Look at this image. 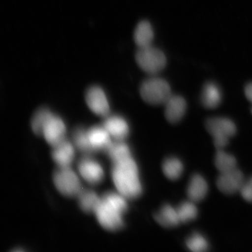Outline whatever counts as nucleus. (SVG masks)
<instances>
[{
	"mask_svg": "<svg viewBox=\"0 0 252 252\" xmlns=\"http://www.w3.org/2000/svg\"><path fill=\"white\" fill-rule=\"evenodd\" d=\"M208 185L205 179L199 175L192 176L188 188V195L192 201H198L206 196Z\"/></svg>",
	"mask_w": 252,
	"mask_h": 252,
	"instance_id": "f3484780",
	"label": "nucleus"
},
{
	"mask_svg": "<svg viewBox=\"0 0 252 252\" xmlns=\"http://www.w3.org/2000/svg\"><path fill=\"white\" fill-rule=\"evenodd\" d=\"M106 151L113 163L122 161L131 157L130 149L122 141L112 142Z\"/></svg>",
	"mask_w": 252,
	"mask_h": 252,
	"instance_id": "6ab92c4d",
	"label": "nucleus"
},
{
	"mask_svg": "<svg viewBox=\"0 0 252 252\" xmlns=\"http://www.w3.org/2000/svg\"><path fill=\"white\" fill-rule=\"evenodd\" d=\"M53 181L58 190L65 196H78L83 190L80 179L70 167L57 170L53 175Z\"/></svg>",
	"mask_w": 252,
	"mask_h": 252,
	"instance_id": "423d86ee",
	"label": "nucleus"
},
{
	"mask_svg": "<svg viewBox=\"0 0 252 252\" xmlns=\"http://www.w3.org/2000/svg\"><path fill=\"white\" fill-rule=\"evenodd\" d=\"M135 60L142 70L151 75L158 73L166 65L164 53L153 45L138 48Z\"/></svg>",
	"mask_w": 252,
	"mask_h": 252,
	"instance_id": "20e7f679",
	"label": "nucleus"
},
{
	"mask_svg": "<svg viewBox=\"0 0 252 252\" xmlns=\"http://www.w3.org/2000/svg\"><path fill=\"white\" fill-rule=\"evenodd\" d=\"M78 168L82 177L91 184H98L103 180L102 167L95 160L90 158L82 159L78 163Z\"/></svg>",
	"mask_w": 252,
	"mask_h": 252,
	"instance_id": "9d476101",
	"label": "nucleus"
},
{
	"mask_svg": "<svg viewBox=\"0 0 252 252\" xmlns=\"http://www.w3.org/2000/svg\"><path fill=\"white\" fill-rule=\"evenodd\" d=\"M88 138L94 151L106 150L110 144V135L103 126H94L87 130Z\"/></svg>",
	"mask_w": 252,
	"mask_h": 252,
	"instance_id": "4468645a",
	"label": "nucleus"
},
{
	"mask_svg": "<svg viewBox=\"0 0 252 252\" xmlns=\"http://www.w3.org/2000/svg\"><path fill=\"white\" fill-rule=\"evenodd\" d=\"M52 113L47 108H40L34 113L31 122L32 128L34 133L38 135H42L43 126Z\"/></svg>",
	"mask_w": 252,
	"mask_h": 252,
	"instance_id": "5701e85b",
	"label": "nucleus"
},
{
	"mask_svg": "<svg viewBox=\"0 0 252 252\" xmlns=\"http://www.w3.org/2000/svg\"><path fill=\"white\" fill-rule=\"evenodd\" d=\"M52 158L60 168H68L73 161L75 151L70 141L65 139L53 147Z\"/></svg>",
	"mask_w": 252,
	"mask_h": 252,
	"instance_id": "ddd939ff",
	"label": "nucleus"
},
{
	"mask_svg": "<svg viewBox=\"0 0 252 252\" xmlns=\"http://www.w3.org/2000/svg\"><path fill=\"white\" fill-rule=\"evenodd\" d=\"M103 127L110 136L118 141H123L128 136L129 126L126 120L117 115L108 116L103 123Z\"/></svg>",
	"mask_w": 252,
	"mask_h": 252,
	"instance_id": "f8f14e48",
	"label": "nucleus"
},
{
	"mask_svg": "<svg viewBox=\"0 0 252 252\" xmlns=\"http://www.w3.org/2000/svg\"><path fill=\"white\" fill-rule=\"evenodd\" d=\"M86 100L88 107L94 114L107 117L110 114V105L108 98L101 88L91 87L87 91Z\"/></svg>",
	"mask_w": 252,
	"mask_h": 252,
	"instance_id": "0eeeda50",
	"label": "nucleus"
},
{
	"mask_svg": "<svg viewBox=\"0 0 252 252\" xmlns=\"http://www.w3.org/2000/svg\"><path fill=\"white\" fill-rule=\"evenodd\" d=\"M78 197L81 209L87 213H94L100 200L95 192L91 190H82Z\"/></svg>",
	"mask_w": 252,
	"mask_h": 252,
	"instance_id": "aec40b11",
	"label": "nucleus"
},
{
	"mask_svg": "<svg viewBox=\"0 0 252 252\" xmlns=\"http://www.w3.org/2000/svg\"><path fill=\"white\" fill-rule=\"evenodd\" d=\"M164 105L165 118L172 124L180 121L187 111V102L180 95L172 94Z\"/></svg>",
	"mask_w": 252,
	"mask_h": 252,
	"instance_id": "9b49d317",
	"label": "nucleus"
},
{
	"mask_svg": "<svg viewBox=\"0 0 252 252\" xmlns=\"http://www.w3.org/2000/svg\"><path fill=\"white\" fill-rule=\"evenodd\" d=\"M245 94L247 99L252 103V83L249 84L245 89Z\"/></svg>",
	"mask_w": 252,
	"mask_h": 252,
	"instance_id": "cd10ccee",
	"label": "nucleus"
},
{
	"mask_svg": "<svg viewBox=\"0 0 252 252\" xmlns=\"http://www.w3.org/2000/svg\"><path fill=\"white\" fill-rule=\"evenodd\" d=\"M140 91L144 101L153 105H164L172 94L171 87L167 81L156 77L144 81Z\"/></svg>",
	"mask_w": 252,
	"mask_h": 252,
	"instance_id": "7ed1b4c3",
	"label": "nucleus"
},
{
	"mask_svg": "<svg viewBox=\"0 0 252 252\" xmlns=\"http://www.w3.org/2000/svg\"><path fill=\"white\" fill-rule=\"evenodd\" d=\"M244 182L243 173L236 168L231 171L220 173L217 185L222 193L232 194L240 191Z\"/></svg>",
	"mask_w": 252,
	"mask_h": 252,
	"instance_id": "1a4fd4ad",
	"label": "nucleus"
},
{
	"mask_svg": "<svg viewBox=\"0 0 252 252\" xmlns=\"http://www.w3.org/2000/svg\"><path fill=\"white\" fill-rule=\"evenodd\" d=\"M154 37V31L149 22L142 21L138 23L134 33L135 43L138 48L152 45Z\"/></svg>",
	"mask_w": 252,
	"mask_h": 252,
	"instance_id": "dca6fc26",
	"label": "nucleus"
},
{
	"mask_svg": "<svg viewBox=\"0 0 252 252\" xmlns=\"http://www.w3.org/2000/svg\"><path fill=\"white\" fill-rule=\"evenodd\" d=\"M206 126L214 138V144L220 149L228 144L229 138L234 136L236 132L234 123L228 118H210L207 120Z\"/></svg>",
	"mask_w": 252,
	"mask_h": 252,
	"instance_id": "39448f33",
	"label": "nucleus"
},
{
	"mask_svg": "<svg viewBox=\"0 0 252 252\" xmlns=\"http://www.w3.org/2000/svg\"><path fill=\"white\" fill-rule=\"evenodd\" d=\"M73 138L75 145L79 150L87 153L94 152V150L88 138L87 130L82 128H77L74 131Z\"/></svg>",
	"mask_w": 252,
	"mask_h": 252,
	"instance_id": "b1692460",
	"label": "nucleus"
},
{
	"mask_svg": "<svg viewBox=\"0 0 252 252\" xmlns=\"http://www.w3.org/2000/svg\"><path fill=\"white\" fill-rule=\"evenodd\" d=\"M176 209L181 222L190 221L196 218L197 215V208L191 201L182 203Z\"/></svg>",
	"mask_w": 252,
	"mask_h": 252,
	"instance_id": "393cba45",
	"label": "nucleus"
},
{
	"mask_svg": "<svg viewBox=\"0 0 252 252\" xmlns=\"http://www.w3.org/2000/svg\"><path fill=\"white\" fill-rule=\"evenodd\" d=\"M239 191L245 200L252 203V176L247 181H245Z\"/></svg>",
	"mask_w": 252,
	"mask_h": 252,
	"instance_id": "bb28decb",
	"label": "nucleus"
},
{
	"mask_svg": "<svg viewBox=\"0 0 252 252\" xmlns=\"http://www.w3.org/2000/svg\"><path fill=\"white\" fill-rule=\"evenodd\" d=\"M126 198L115 193H107L100 198L94 213L102 227L109 231H116L124 226L122 216L127 209Z\"/></svg>",
	"mask_w": 252,
	"mask_h": 252,
	"instance_id": "f257e3e1",
	"label": "nucleus"
},
{
	"mask_svg": "<svg viewBox=\"0 0 252 252\" xmlns=\"http://www.w3.org/2000/svg\"><path fill=\"white\" fill-rule=\"evenodd\" d=\"M66 127L63 120L53 113L43 126L42 135L53 147L65 140Z\"/></svg>",
	"mask_w": 252,
	"mask_h": 252,
	"instance_id": "6e6552de",
	"label": "nucleus"
},
{
	"mask_svg": "<svg viewBox=\"0 0 252 252\" xmlns=\"http://www.w3.org/2000/svg\"><path fill=\"white\" fill-rule=\"evenodd\" d=\"M156 220L160 225L165 227L177 226L181 222L177 209L170 205H165L162 207L159 213L156 214Z\"/></svg>",
	"mask_w": 252,
	"mask_h": 252,
	"instance_id": "a211bd4d",
	"label": "nucleus"
},
{
	"mask_svg": "<svg viewBox=\"0 0 252 252\" xmlns=\"http://www.w3.org/2000/svg\"><path fill=\"white\" fill-rule=\"evenodd\" d=\"M187 245L189 250L194 252H205L209 248L206 238L199 234L191 235L188 239Z\"/></svg>",
	"mask_w": 252,
	"mask_h": 252,
	"instance_id": "a878e982",
	"label": "nucleus"
},
{
	"mask_svg": "<svg viewBox=\"0 0 252 252\" xmlns=\"http://www.w3.org/2000/svg\"><path fill=\"white\" fill-rule=\"evenodd\" d=\"M215 164L220 173L231 171L236 168V159L231 154L226 153L222 150L217 153Z\"/></svg>",
	"mask_w": 252,
	"mask_h": 252,
	"instance_id": "4be33fe9",
	"label": "nucleus"
},
{
	"mask_svg": "<svg viewBox=\"0 0 252 252\" xmlns=\"http://www.w3.org/2000/svg\"><path fill=\"white\" fill-rule=\"evenodd\" d=\"M112 174L115 187L122 196L126 198L140 196L142 186L137 165L132 157L114 163Z\"/></svg>",
	"mask_w": 252,
	"mask_h": 252,
	"instance_id": "f03ea898",
	"label": "nucleus"
},
{
	"mask_svg": "<svg viewBox=\"0 0 252 252\" xmlns=\"http://www.w3.org/2000/svg\"></svg>",
	"mask_w": 252,
	"mask_h": 252,
	"instance_id": "c85d7f7f",
	"label": "nucleus"
},
{
	"mask_svg": "<svg viewBox=\"0 0 252 252\" xmlns=\"http://www.w3.org/2000/svg\"><path fill=\"white\" fill-rule=\"evenodd\" d=\"M162 169L167 178L171 180H176L181 177L184 171V166L180 160L175 158H170L163 162Z\"/></svg>",
	"mask_w": 252,
	"mask_h": 252,
	"instance_id": "412c9836",
	"label": "nucleus"
},
{
	"mask_svg": "<svg viewBox=\"0 0 252 252\" xmlns=\"http://www.w3.org/2000/svg\"><path fill=\"white\" fill-rule=\"evenodd\" d=\"M222 100V93L218 85L209 82L204 85L201 94V101L206 108L214 109Z\"/></svg>",
	"mask_w": 252,
	"mask_h": 252,
	"instance_id": "2eb2a0df",
	"label": "nucleus"
}]
</instances>
